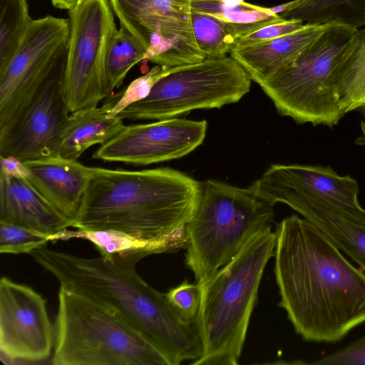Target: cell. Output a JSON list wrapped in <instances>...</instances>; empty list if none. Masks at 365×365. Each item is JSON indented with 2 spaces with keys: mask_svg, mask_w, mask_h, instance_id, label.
Segmentation results:
<instances>
[{
  "mask_svg": "<svg viewBox=\"0 0 365 365\" xmlns=\"http://www.w3.org/2000/svg\"><path fill=\"white\" fill-rule=\"evenodd\" d=\"M304 0H293L280 5H277L270 8L271 11L274 14L280 15L281 14L289 11L297 7Z\"/></svg>",
  "mask_w": 365,
  "mask_h": 365,
  "instance_id": "34",
  "label": "cell"
},
{
  "mask_svg": "<svg viewBox=\"0 0 365 365\" xmlns=\"http://www.w3.org/2000/svg\"><path fill=\"white\" fill-rule=\"evenodd\" d=\"M0 73L9 64L33 19L27 0H0Z\"/></svg>",
  "mask_w": 365,
  "mask_h": 365,
  "instance_id": "26",
  "label": "cell"
},
{
  "mask_svg": "<svg viewBox=\"0 0 365 365\" xmlns=\"http://www.w3.org/2000/svg\"><path fill=\"white\" fill-rule=\"evenodd\" d=\"M170 304L184 320L196 322L201 301V287L184 280L165 294Z\"/></svg>",
  "mask_w": 365,
  "mask_h": 365,
  "instance_id": "30",
  "label": "cell"
},
{
  "mask_svg": "<svg viewBox=\"0 0 365 365\" xmlns=\"http://www.w3.org/2000/svg\"><path fill=\"white\" fill-rule=\"evenodd\" d=\"M361 128L362 131V136L356 139V143L365 146V123L363 121L361 123Z\"/></svg>",
  "mask_w": 365,
  "mask_h": 365,
  "instance_id": "36",
  "label": "cell"
},
{
  "mask_svg": "<svg viewBox=\"0 0 365 365\" xmlns=\"http://www.w3.org/2000/svg\"><path fill=\"white\" fill-rule=\"evenodd\" d=\"M279 16L310 26L336 24L360 29L365 26V0H304Z\"/></svg>",
  "mask_w": 365,
  "mask_h": 365,
  "instance_id": "22",
  "label": "cell"
},
{
  "mask_svg": "<svg viewBox=\"0 0 365 365\" xmlns=\"http://www.w3.org/2000/svg\"><path fill=\"white\" fill-rule=\"evenodd\" d=\"M256 195L274 206L282 202L314 224L365 272V224L314 196L274 187L257 188Z\"/></svg>",
  "mask_w": 365,
  "mask_h": 365,
  "instance_id": "16",
  "label": "cell"
},
{
  "mask_svg": "<svg viewBox=\"0 0 365 365\" xmlns=\"http://www.w3.org/2000/svg\"><path fill=\"white\" fill-rule=\"evenodd\" d=\"M358 30L327 25L294 63L260 85L280 115L300 124L332 128L339 123L345 113L336 81L353 49Z\"/></svg>",
  "mask_w": 365,
  "mask_h": 365,
  "instance_id": "6",
  "label": "cell"
},
{
  "mask_svg": "<svg viewBox=\"0 0 365 365\" xmlns=\"http://www.w3.org/2000/svg\"><path fill=\"white\" fill-rule=\"evenodd\" d=\"M191 9L232 24H250L283 19L273 14L270 8L247 3L245 0H192Z\"/></svg>",
  "mask_w": 365,
  "mask_h": 365,
  "instance_id": "27",
  "label": "cell"
},
{
  "mask_svg": "<svg viewBox=\"0 0 365 365\" xmlns=\"http://www.w3.org/2000/svg\"><path fill=\"white\" fill-rule=\"evenodd\" d=\"M191 21L200 50L206 58H219L230 54L239 37L282 19L250 24H232L209 14L191 9Z\"/></svg>",
  "mask_w": 365,
  "mask_h": 365,
  "instance_id": "21",
  "label": "cell"
},
{
  "mask_svg": "<svg viewBox=\"0 0 365 365\" xmlns=\"http://www.w3.org/2000/svg\"><path fill=\"white\" fill-rule=\"evenodd\" d=\"M0 173L28 180L31 172L25 163L12 155H0Z\"/></svg>",
  "mask_w": 365,
  "mask_h": 365,
  "instance_id": "33",
  "label": "cell"
},
{
  "mask_svg": "<svg viewBox=\"0 0 365 365\" xmlns=\"http://www.w3.org/2000/svg\"><path fill=\"white\" fill-rule=\"evenodd\" d=\"M0 222L33 230L48 236L73 222L61 213L26 179L0 173Z\"/></svg>",
  "mask_w": 365,
  "mask_h": 365,
  "instance_id": "18",
  "label": "cell"
},
{
  "mask_svg": "<svg viewBox=\"0 0 365 365\" xmlns=\"http://www.w3.org/2000/svg\"><path fill=\"white\" fill-rule=\"evenodd\" d=\"M53 329L45 299L31 287L0 280V359L4 364H36L51 356Z\"/></svg>",
  "mask_w": 365,
  "mask_h": 365,
  "instance_id": "12",
  "label": "cell"
},
{
  "mask_svg": "<svg viewBox=\"0 0 365 365\" xmlns=\"http://www.w3.org/2000/svg\"><path fill=\"white\" fill-rule=\"evenodd\" d=\"M201 195V182L178 170L91 167L73 227L115 230L137 239L186 247V226Z\"/></svg>",
  "mask_w": 365,
  "mask_h": 365,
  "instance_id": "3",
  "label": "cell"
},
{
  "mask_svg": "<svg viewBox=\"0 0 365 365\" xmlns=\"http://www.w3.org/2000/svg\"><path fill=\"white\" fill-rule=\"evenodd\" d=\"M48 235L23 227L0 222V252L31 254L46 247Z\"/></svg>",
  "mask_w": 365,
  "mask_h": 365,
  "instance_id": "28",
  "label": "cell"
},
{
  "mask_svg": "<svg viewBox=\"0 0 365 365\" xmlns=\"http://www.w3.org/2000/svg\"><path fill=\"white\" fill-rule=\"evenodd\" d=\"M86 0H78V4H81V3H83V1H85Z\"/></svg>",
  "mask_w": 365,
  "mask_h": 365,
  "instance_id": "37",
  "label": "cell"
},
{
  "mask_svg": "<svg viewBox=\"0 0 365 365\" xmlns=\"http://www.w3.org/2000/svg\"><path fill=\"white\" fill-rule=\"evenodd\" d=\"M117 99L112 94L101 107L94 106L70 113L61 133L54 155L77 160L90 147L103 145L125 126L124 119L108 113Z\"/></svg>",
  "mask_w": 365,
  "mask_h": 365,
  "instance_id": "20",
  "label": "cell"
},
{
  "mask_svg": "<svg viewBox=\"0 0 365 365\" xmlns=\"http://www.w3.org/2000/svg\"><path fill=\"white\" fill-rule=\"evenodd\" d=\"M176 67L166 68L156 65L145 74L133 81L125 89L116 93V101L108 113V116L115 117L130 105L145 98L155 83Z\"/></svg>",
  "mask_w": 365,
  "mask_h": 365,
  "instance_id": "29",
  "label": "cell"
},
{
  "mask_svg": "<svg viewBox=\"0 0 365 365\" xmlns=\"http://www.w3.org/2000/svg\"><path fill=\"white\" fill-rule=\"evenodd\" d=\"M272 226L252 237L227 264L204 281L196 319L202 355L195 365H236L257 302L259 283L274 256Z\"/></svg>",
  "mask_w": 365,
  "mask_h": 365,
  "instance_id": "4",
  "label": "cell"
},
{
  "mask_svg": "<svg viewBox=\"0 0 365 365\" xmlns=\"http://www.w3.org/2000/svg\"><path fill=\"white\" fill-rule=\"evenodd\" d=\"M70 34L63 95L70 113L97 106L111 94L105 60L117 29L108 0H86L68 11Z\"/></svg>",
  "mask_w": 365,
  "mask_h": 365,
  "instance_id": "9",
  "label": "cell"
},
{
  "mask_svg": "<svg viewBox=\"0 0 365 365\" xmlns=\"http://www.w3.org/2000/svg\"><path fill=\"white\" fill-rule=\"evenodd\" d=\"M305 25L303 22L294 19H284L281 21L271 23L239 37L233 48L245 47L270 41L295 32Z\"/></svg>",
  "mask_w": 365,
  "mask_h": 365,
  "instance_id": "31",
  "label": "cell"
},
{
  "mask_svg": "<svg viewBox=\"0 0 365 365\" xmlns=\"http://www.w3.org/2000/svg\"><path fill=\"white\" fill-rule=\"evenodd\" d=\"M73 239L84 240L93 244L101 256L110 257L115 255H143L145 257L158 253L172 252L178 249L169 244L155 243L137 239L128 234L115 230H64L48 236L49 242L65 241Z\"/></svg>",
  "mask_w": 365,
  "mask_h": 365,
  "instance_id": "23",
  "label": "cell"
},
{
  "mask_svg": "<svg viewBox=\"0 0 365 365\" xmlns=\"http://www.w3.org/2000/svg\"><path fill=\"white\" fill-rule=\"evenodd\" d=\"M245 70L230 56L206 58L177 66L143 99L118 115L130 120L177 118L196 109L220 108L239 101L251 86Z\"/></svg>",
  "mask_w": 365,
  "mask_h": 365,
  "instance_id": "8",
  "label": "cell"
},
{
  "mask_svg": "<svg viewBox=\"0 0 365 365\" xmlns=\"http://www.w3.org/2000/svg\"><path fill=\"white\" fill-rule=\"evenodd\" d=\"M53 6L70 11L78 4V0H51Z\"/></svg>",
  "mask_w": 365,
  "mask_h": 365,
  "instance_id": "35",
  "label": "cell"
},
{
  "mask_svg": "<svg viewBox=\"0 0 365 365\" xmlns=\"http://www.w3.org/2000/svg\"><path fill=\"white\" fill-rule=\"evenodd\" d=\"M60 287L117 312L165 358L169 365L197 360L202 351L196 322L182 319L165 295L135 269L144 255L83 257L46 247L30 254Z\"/></svg>",
  "mask_w": 365,
  "mask_h": 365,
  "instance_id": "2",
  "label": "cell"
},
{
  "mask_svg": "<svg viewBox=\"0 0 365 365\" xmlns=\"http://www.w3.org/2000/svg\"><path fill=\"white\" fill-rule=\"evenodd\" d=\"M206 120L173 118L125 125L96 150L92 158L133 165H148L180 158L204 140Z\"/></svg>",
  "mask_w": 365,
  "mask_h": 365,
  "instance_id": "13",
  "label": "cell"
},
{
  "mask_svg": "<svg viewBox=\"0 0 365 365\" xmlns=\"http://www.w3.org/2000/svg\"><path fill=\"white\" fill-rule=\"evenodd\" d=\"M327 25H305L289 34L260 43L233 48L230 56L259 86L290 66L324 31Z\"/></svg>",
  "mask_w": 365,
  "mask_h": 365,
  "instance_id": "19",
  "label": "cell"
},
{
  "mask_svg": "<svg viewBox=\"0 0 365 365\" xmlns=\"http://www.w3.org/2000/svg\"><path fill=\"white\" fill-rule=\"evenodd\" d=\"M250 187L282 188L314 196L365 224V209L358 199L357 180L350 175H339L330 167L272 165Z\"/></svg>",
  "mask_w": 365,
  "mask_h": 365,
  "instance_id": "15",
  "label": "cell"
},
{
  "mask_svg": "<svg viewBox=\"0 0 365 365\" xmlns=\"http://www.w3.org/2000/svg\"><path fill=\"white\" fill-rule=\"evenodd\" d=\"M275 233L278 306L295 332L307 341L335 344L365 323L363 269L304 217H285Z\"/></svg>",
  "mask_w": 365,
  "mask_h": 365,
  "instance_id": "1",
  "label": "cell"
},
{
  "mask_svg": "<svg viewBox=\"0 0 365 365\" xmlns=\"http://www.w3.org/2000/svg\"><path fill=\"white\" fill-rule=\"evenodd\" d=\"M316 365H365V335L315 361Z\"/></svg>",
  "mask_w": 365,
  "mask_h": 365,
  "instance_id": "32",
  "label": "cell"
},
{
  "mask_svg": "<svg viewBox=\"0 0 365 365\" xmlns=\"http://www.w3.org/2000/svg\"><path fill=\"white\" fill-rule=\"evenodd\" d=\"M272 205L250 187L219 181L201 182V195L186 226V265L197 282L229 262L247 242L273 222Z\"/></svg>",
  "mask_w": 365,
  "mask_h": 365,
  "instance_id": "7",
  "label": "cell"
},
{
  "mask_svg": "<svg viewBox=\"0 0 365 365\" xmlns=\"http://www.w3.org/2000/svg\"><path fill=\"white\" fill-rule=\"evenodd\" d=\"M120 26L145 48V60L171 68L200 62L191 21L192 0H108Z\"/></svg>",
  "mask_w": 365,
  "mask_h": 365,
  "instance_id": "11",
  "label": "cell"
},
{
  "mask_svg": "<svg viewBox=\"0 0 365 365\" xmlns=\"http://www.w3.org/2000/svg\"><path fill=\"white\" fill-rule=\"evenodd\" d=\"M53 365H169L112 308L60 287Z\"/></svg>",
  "mask_w": 365,
  "mask_h": 365,
  "instance_id": "5",
  "label": "cell"
},
{
  "mask_svg": "<svg viewBox=\"0 0 365 365\" xmlns=\"http://www.w3.org/2000/svg\"><path fill=\"white\" fill-rule=\"evenodd\" d=\"M69 19L33 20L19 49L0 73V139L15 126L43 84L66 56Z\"/></svg>",
  "mask_w": 365,
  "mask_h": 365,
  "instance_id": "10",
  "label": "cell"
},
{
  "mask_svg": "<svg viewBox=\"0 0 365 365\" xmlns=\"http://www.w3.org/2000/svg\"><path fill=\"white\" fill-rule=\"evenodd\" d=\"M24 163L31 172L28 180L73 222L86 194L91 167L60 155Z\"/></svg>",
  "mask_w": 365,
  "mask_h": 365,
  "instance_id": "17",
  "label": "cell"
},
{
  "mask_svg": "<svg viewBox=\"0 0 365 365\" xmlns=\"http://www.w3.org/2000/svg\"><path fill=\"white\" fill-rule=\"evenodd\" d=\"M146 48L125 29L113 34L106 51L105 68L110 94L120 88L128 71L145 60Z\"/></svg>",
  "mask_w": 365,
  "mask_h": 365,
  "instance_id": "25",
  "label": "cell"
},
{
  "mask_svg": "<svg viewBox=\"0 0 365 365\" xmlns=\"http://www.w3.org/2000/svg\"><path fill=\"white\" fill-rule=\"evenodd\" d=\"M336 88L345 114L359 110L365 116V29L358 30L353 49L337 76Z\"/></svg>",
  "mask_w": 365,
  "mask_h": 365,
  "instance_id": "24",
  "label": "cell"
},
{
  "mask_svg": "<svg viewBox=\"0 0 365 365\" xmlns=\"http://www.w3.org/2000/svg\"><path fill=\"white\" fill-rule=\"evenodd\" d=\"M66 58L56 66L12 130L0 139V155L24 162L54 155L70 114L63 89Z\"/></svg>",
  "mask_w": 365,
  "mask_h": 365,
  "instance_id": "14",
  "label": "cell"
}]
</instances>
